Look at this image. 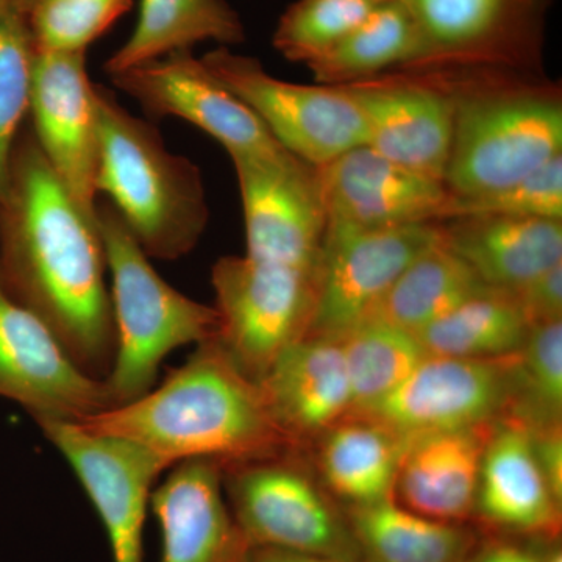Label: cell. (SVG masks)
Here are the masks:
<instances>
[{
	"label": "cell",
	"mask_w": 562,
	"mask_h": 562,
	"mask_svg": "<svg viewBox=\"0 0 562 562\" xmlns=\"http://www.w3.org/2000/svg\"><path fill=\"white\" fill-rule=\"evenodd\" d=\"M222 473L220 461H181L151 492L160 562H244L250 547L228 508Z\"/></svg>",
	"instance_id": "ffe728a7"
},
{
	"label": "cell",
	"mask_w": 562,
	"mask_h": 562,
	"mask_svg": "<svg viewBox=\"0 0 562 562\" xmlns=\"http://www.w3.org/2000/svg\"><path fill=\"white\" fill-rule=\"evenodd\" d=\"M406 439L380 422L350 414L314 441L322 486L347 508L394 501Z\"/></svg>",
	"instance_id": "cb8c5ba5"
},
{
	"label": "cell",
	"mask_w": 562,
	"mask_h": 562,
	"mask_svg": "<svg viewBox=\"0 0 562 562\" xmlns=\"http://www.w3.org/2000/svg\"><path fill=\"white\" fill-rule=\"evenodd\" d=\"M279 430L295 447L314 443L353 412L341 342L306 336L258 383Z\"/></svg>",
	"instance_id": "44dd1931"
},
{
	"label": "cell",
	"mask_w": 562,
	"mask_h": 562,
	"mask_svg": "<svg viewBox=\"0 0 562 562\" xmlns=\"http://www.w3.org/2000/svg\"><path fill=\"white\" fill-rule=\"evenodd\" d=\"M339 342L349 372L351 414L390 395L428 357L414 333L382 319L362 322Z\"/></svg>",
	"instance_id": "f546056e"
},
{
	"label": "cell",
	"mask_w": 562,
	"mask_h": 562,
	"mask_svg": "<svg viewBox=\"0 0 562 562\" xmlns=\"http://www.w3.org/2000/svg\"><path fill=\"white\" fill-rule=\"evenodd\" d=\"M494 425L422 432L406 439L394 502L439 522H471L484 447Z\"/></svg>",
	"instance_id": "7402d4cb"
},
{
	"label": "cell",
	"mask_w": 562,
	"mask_h": 562,
	"mask_svg": "<svg viewBox=\"0 0 562 562\" xmlns=\"http://www.w3.org/2000/svg\"><path fill=\"white\" fill-rule=\"evenodd\" d=\"M29 114L52 169L80 209L95 216L99 133L87 52L35 50Z\"/></svg>",
	"instance_id": "4fadbf2b"
},
{
	"label": "cell",
	"mask_w": 562,
	"mask_h": 562,
	"mask_svg": "<svg viewBox=\"0 0 562 562\" xmlns=\"http://www.w3.org/2000/svg\"><path fill=\"white\" fill-rule=\"evenodd\" d=\"M502 419L525 430L562 427V321L532 325L509 366V397Z\"/></svg>",
	"instance_id": "4dcf8cb0"
},
{
	"label": "cell",
	"mask_w": 562,
	"mask_h": 562,
	"mask_svg": "<svg viewBox=\"0 0 562 562\" xmlns=\"http://www.w3.org/2000/svg\"><path fill=\"white\" fill-rule=\"evenodd\" d=\"M95 114L98 194L110 198L147 257L173 261L190 254L210 220L201 169L169 151L158 128L102 85H95Z\"/></svg>",
	"instance_id": "3957f363"
},
{
	"label": "cell",
	"mask_w": 562,
	"mask_h": 562,
	"mask_svg": "<svg viewBox=\"0 0 562 562\" xmlns=\"http://www.w3.org/2000/svg\"><path fill=\"white\" fill-rule=\"evenodd\" d=\"M95 216L85 213L22 128L0 202V283L54 331L81 371L109 375L116 328Z\"/></svg>",
	"instance_id": "6da1fadb"
},
{
	"label": "cell",
	"mask_w": 562,
	"mask_h": 562,
	"mask_svg": "<svg viewBox=\"0 0 562 562\" xmlns=\"http://www.w3.org/2000/svg\"><path fill=\"white\" fill-rule=\"evenodd\" d=\"M14 5L18 7L22 11V13L27 14L29 10L32 9L33 2L35 0H13Z\"/></svg>",
	"instance_id": "ab89813d"
},
{
	"label": "cell",
	"mask_w": 562,
	"mask_h": 562,
	"mask_svg": "<svg viewBox=\"0 0 562 562\" xmlns=\"http://www.w3.org/2000/svg\"><path fill=\"white\" fill-rule=\"evenodd\" d=\"M562 502L539 468L522 425L495 422L484 447L473 519L492 535L557 542Z\"/></svg>",
	"instance_id": "ac0fdd59"
},
{
	"label": "cell",
	"mask_w": 562,
	"mask_h": 562,
	"mask_svg": "<svg viewBox=\"0 0 562 562\" xmlns=\"http://www.w3.org/2000/svg\"><path fill=\"white\" fill-rule=\"evenodd\" d=\"M77 424L138 443L169 468L188 460L225 465L297 450L272 420L260 386L233 364L216 338L198 344L183 366L138 401Z\"/></svg>",
	"instance_id": "7a4b0ae2"
},
{
	"label": "cell",
	"mask_w": 562,
	"mask_h": 562,
	"mask_svg": "<svg viewBox=\"0 0 562 562\" xmlns=\"http://www.w3.org/2000/svg\"><path fill=\"white\" fill-rule=\"evenodd\" d=\"M110 79L149 116L188 121L221 143L231 157L283 149L257 114L214 79L191 50L172 52L111 74Z\"/></svg>",
	"instance_id": "9a60e30c"
},
{
	"label": "cell",
	"mask_w": 562,
	"mask_h": 562,
	"mask_svg": "<svg viewBox=\"0 0 562 562\" xmlns=\"http://www.w3.org/2000/svg\"><path fill=\"white\" fill-rule=\"evenodd\" d=\"M446 222L442 243L491 290L517 291L562 262V221L479 216Z\"/></svg>",
	"instance_id": "603a6c76"
},
{
	"label": "cell",
	"mask_w": 562,
	"mask_h": 562,
	"mask_svg": "<svg viewBox=\"0 0 562 562\" xmlns=\"http://www.w3.org/2000/svg\"><path fill=\"white\" fill-rule=\"evenodd\" d=\"M547 549L517 541L512 536L479 541L465 562H546Z\"/></svg>",
	"instance_id": "8d00e7d4"
},
{
	"label": "cell",
	"mask_w": 562,
	"mask_h": 562,
	"mask_svg": "<svg viewBox=\"0 0 562 562\" xmlns=\"http://www.w3.org/2000/svg\"><path fill=\"white\" fill-rule=\"evenodd\" d=\"M244 40L241 18L225 0H140L135 31L106 60L105 70L111 76L172 52L191 50L202 41L225 47Z\"/></svg>",
	"instance_id": "d4e9b609"
},
{
	"label": "cell",
	"mask_w": 562,
	"mask_h": 562,
	"mask_svg": "<svg viewBox=\"0 0 562 562\" xmlns=\"http://www.w3.org/2000/svg\"><path fill=\"white\" fill-rule=\"evenodd\" d=\"M231 158L241 194L246 257L316 269L327 231L316 166L284 149Z\"/></svg>",
	"instance_id": "30bf717a"
},
{
	"label": "cell",
	"mask_w": 562,
	"mask_h": 562,
	"mask_svg": "<svg viewBox=\"0 0 562 562\" xmlns=\"http://www.w3.org/2000/svg\"><path fill=\"white\" fill-rule=\"evenodd\" d=\"M244 562H355L333 560V558L314 557L288 550L272 549V547H250Z\"/></svg>",
	"instance_id": "f35d334b"
},
{
	"label": "cell",
	"mask_w": 562,
	"mask_h": 562,
	"mask_svg": "<svg viewBox=\"0 0 562 562\" xmlns=\"http://www.w3.org/2000/svg\"><path fill=\"white\" fill-rule=\"evenodd\" d=\"M419 38L417 68L435 63L530 61L550 0H401Z\"/></svg>",
	"instance_id": "2e32d148"
},
{
	"label": "cell",
	"mask_w": 562,
	"mask_h": 562,
	"mask_svg": "<svg viewBox=\"0 0 562 562\" xmlns=\"http://www.w3.org/2000/svg\"><path fill=\"white\" fill-rule=\"evenodd\" d=\"M562 155V109L541 92L454 99L447 190L471 198L502 190Z\"/></svg>",
	"instance_id": "8992f818"
},
{
	"label": "cell",
	"mask_w": 562,
	"mask_h": 562,
	"mask_svg": "<svg viewBox=\"0 0 562 562\" xmlns=\"http://www.w3.org/2000/svg\"><path fill=\"white\" fill-rule=\"evenodd\" d=\"M346 513L361 562H465L480 541L468 524L428 519L394 501Z\"/></svg>",
	"instance_id": "484cf974"
},
{
	"label": "cell",
	"mask_w": 562,
	"mask_h": 562,
	"mask_svg": "<svg viewBox=\"0 0 562 562\" xmlns=\"http://www.w3.org/2000/svg\"><path fill=\"white\" fill-rule=\"evenodd\" d=\"M441 238V224L360 228L327 222L306 336L341 341L372 316L402 272Z\"/></svg>",
	"instance_id": "9c48e42d"
},
{
	"label": "cell",
	"mask_w": 562,
	"mask_h": 562,
	"mask_svg": "<svg viewBox=\"0 0 562 562\" xmlns=\"http://www.w3.org/2000/svg\"><path fill=\"white\" fill-rule=\"evenodd\" d=\"M220 330L233 364L260 383L277 358L308 335L316 303V269L224 257L211 271Z\"/></svg>",
	"instance_id": "52a82bcc"
},
{
	"label": "cell",
	"mask_w": 562,
	"mask_h": 562,
	"mask_svg": "<svg viewBox=\"0 0 562 562\" xmlns=\"http://www.w3.org/2000/svg\"><path fill=\"white\" fill-rule=\"evenodd\" d=\"M327 222L360 228L441 224L450 191L443 181L358 146L316 168Z\"/></svg>",
	"instance_id": "e0dca14e"
},
{
	"label": "cell",
	"mask_w": 562,
	"mask_h": 562,
	"mask_svg": "<svg viewBox=\"0 0 562 562\" xmlns=\"http://www.w3.org/2000/svg\"><path fill=\"white\" fill-rule=\"evenodd\" d=\"M360 110L366 146L409 171L446 180L454 99L409 85H342Z\"/></svg>",
	"instance_id": "d6986e66"
},
{
	"label": "cell",
	"mask_w": 562,
	"mask_h": 562,
	"mask_svg": "<svg viewBox=\"0 0 562 562\" xmlns=\"http://www.w3.org/2000/svg\"><path fill=\"white\" fill-rule=\"evenodd\" d=\"M508 294L530 327L562 321V262Z\"/></svg>",
	"instance_id": "d590c367"
},
{
	"label": "cell",
	"mask_w": 562,
	"mask_h": 562,
	"mask_svg": "<svg viewBox=\"0 0 562 562\" xmlns=\"http://www.w3.org/2000/svg\"><path fill=\"white\" fill-rule=\"evenodd\" d=\"M383 0H297L284 11L273 33V47L286 60H319Z\"/></svg>",
	"instance_id": "d6a6232c"
},
{
	"label": "cell",
	"mask_w": 562,
	"mask_h": 562,
	"mask_svg": "<svg viewBox=\"0 0 562 562\" xmlns=\"http://www.w3.org/2000/svg\"><path fill=\"white\" fill-rule=\"evenodd\" d=\"M47 441L68 460L109 535L113 562H144L143 532L154 483L169 469L138 443L81 427L43 420Z\"/></svg>",
	"instance_id": "8fae6325"
},
{
	"label": "cell",
	"mask_w": 562,
	"mask_h": 562,
	"mask_svg": "<svg viewBox=\"0 0 562 562\" xmlns=\"http://www.w3.org/2000/svg\"><path fill=\"white\" fill-rule=\"evenodd\" d=\"M509 366L512 357L464 360L428 355L401 386L355 414L403 438L494 424L508 405Z\"/></svg>",
	"instance_id": "5bb4252c"
},
{
	"label": "cell",
	"mask_w": 562,
	"mask_h": 562,
	"mask_svg": "<svg viewBox=\"0 0 562 562\" xmlns=\"http://www.w3.org/2000/svg\"><path fill=\"white\" fill-rule=\"evenodd\" d=\"M95 222L116 328L114 361L103 383L116 408L154 387L162 360L173 350L214 338L220 316L214 306L192 301L161 279L109 201L95 205Z\"/></svg>",
	"instance_id": "277c9868"
},
{
	"label": "cell",
	"mask_w": 562,
	"mask_h": 562,
	"mask_svg": "<svg viewBox=\"0 0 562 562\" xmlns=\"http://www.w3.org/2000/svg\"><path fill=\"white\" fill-rule=\"evenodd\" d=\"M486 288L441 238L402 272L369 319L417 333Z\"/></svg>",
	"instance_id": "f1b7e54d"
},
{
	"label": "cell",
	"mask_w": 562,
	"mask_h": 562,
	"mask_svg": "<svg viewBox=\"0 0 562 562\" xmlns=\"http://www.w3.org/2000/svg\"><path fill=\"white\" fill-rule=\"evenodd\" d=\"M132 7V0H35L29 27L36 50L87 52Z\"/></svg>",
	"instance_id": "836d02e7"
},
{
	"label": "cell",
	"mask_w": 562,
	"mask_h": 562,
	"mask_svg": "<svg viewBox=\"0 0 562 562\" xmlns=\"http://www.w3.org/2000/svg\"><path fill=\"white\" fill-rule=\"evenodd\" d=\"M419 38L401 0H383L330 52L310 63L319 85L342 87L372 80L394 66L419 60Z\"/></svg>",
	"instance_id": "83f0119b"
},
{
	"label": "cell",
	"mask_w": 562,
	"mask_h": 562,
	"mask_svg": "<svg viewBox=\"0 0 562 562\" xmlns=\"http://www.w3.org/2000/svg\"><path fill=\"white\" fill-rule=\"evenodd\" d=\"M512 216L562 221V155L522 180L471 198L447 203L443 221L460 217Z\"/></svg>",
	"instance_id": "e575fe53"
},
{
	"label": "cell",
	"mask_w": 562,
	"mask_h": 562,
	"mask_svg": "<svg viewBox=\"0 0 562 562\" xmlns=\"http://www.w3.org/2000/svg\"><path fill=\"white\" fill-rule=\"evenodd\" d=\"M528 330L513 295L486 288L414 335L428 355L501 360L520 350Z\"/></svg>",
	"instance_id": "4316f807"
},
{
	"label": "cell",
	"mask_w": 562,
	"mask_h": 562,
	"mask_svg": "<svg viewBox=\"0 0 562 562\" xmlns=\"http://www.w3.org/2000/svg\"><path fill=\"white\" fill-rule=\"evenodd\" d=\"M0 397L38 424L79 422L111 408L103 380L81 371L54 331L0 283Z\"/></svg>",
	"instance_id": "7c38bea8"
},
{
	"label": "cell",
	"mask_w": 562,
	"mask_h": 562,
	"mask_svg": "<svg viewBox=\"0 0 562 562\" xmlns=\"http://www.w3.org/2000/svg\"><path fill=\"white\" fill-rule=\"evenodd\" d=\"M528 435L543 476L562 502V427L542 428Z\"/></svg>",
	"instance_id": "74e56055"
},
{
	"label": "cell",
	"mask_w": 562,
	"mask_h": 562,
	"mask_svg": "<svg viewBox=\"0 0 562 562\" xmlns=\"http://www.w3.org/2000/svg\"><path fill=\"white\" fill-rule=\"evenodd\" d=\"M201 60L214 79L257 114L284 150L308 165L319 168L364 146L360 110L342 87L276 79L257 58L227 47L211 50Z\"/></svg>",
	"instance_id": "ba28073f"
},
{
	"label": "cell",
	"mask_w": 562,
	"mask_h": 562,
	"mask_svg": "<svg viewBox=\"0 0 562 562\" xmlns=\"http://www.w3.org/2000/svg\"><path fill=\"white\" fill-rule=\"evenodd\" d=\"M35 50L27 16L13 0H0V202L9 191L11 158L29 114Z\"/></svg>",
	"instance_id": "1f68e13d"
},
{
	"label": "cell",
	"mask_w": 562,
	"mask_h": 562,
	"mask_svg": "<svg viewBox=\"0 0 562 562\" xmlns=\"http://www.w3.org/2000/svg\"><path fill=\"white\" fill-rule=\"evenodd\" d=\"M297 450L222 465L225 498L249 547L361 562L349 517Z\"/></svg>",
	"instance_id": "5b68a950"
}]
</instances>
